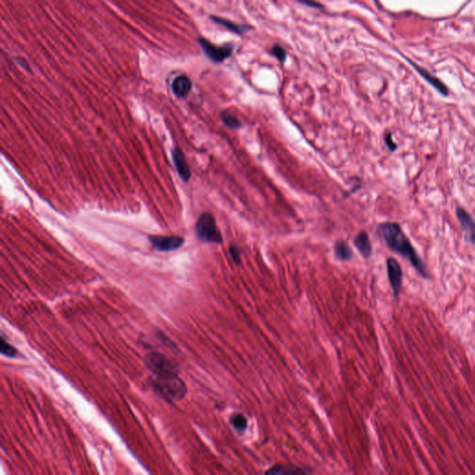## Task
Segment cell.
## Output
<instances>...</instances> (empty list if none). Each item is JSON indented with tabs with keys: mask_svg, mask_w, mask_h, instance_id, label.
Returning <instances> with one entry per match:
<instances>
[{
	"mask_svg": "<svg viewBox=\"0 0 475 475\" xmlns=\"http://www.w3.org/2000/svg\"><path fill=\"white\" fill-rule=\"evenodd\" d=\"M191 86H192L191 81L188 76L179 75L175 78V80L173 81L172 91L175 93V96L183 98L190 93Z\"/></svg>",
	"mask_w": 475,
	"mask_h": 475,
	"instance_id": "11",
	"label": "cell"
},
{
	"mask_svg": "<svg viewBox=\"0 0 475 475\" xmlns=\"http://www.w3.org/2000/svg\"><path fill=\"white\" fill-rule=\"evenodd\" d=\"M211 19L214 20L215 22H216V24L223 25V26L227 27L228 29L233 31V32H235L237 34H242V33H244V32L247 30V28H244L242 25H235V24L231 22L230 20H224V19H221V18H218V17H212Z\"/></svg>",
	"mask_w": 475,
	"mask_h": 475,
	"instance_id": "17",
	"label": "cell"
},
{
	"mask_svg": "<svg viewBox=\"0 0 475 475\" xmlns=\"http://www.w3.org/2000/svg\"><path fill=\"white\" fill-rule=\"evenodd\" d=\"M196 232L200 240L203 242L222 243L223 237L220 230L216 225L215 217L210 213H203L196 223Z\"/></svg>",
	"mask_w": 475,
	"mask_h": 475,
	"instance_id": "3",
	"label": "cell"
},
{
	"mask_svg": "<svg viewBox=\"0 0 475 475\" xmlns=\"http://www.w3.org/2000/svg\"><path fill=\"white\" fill-rule=\"evenodd\" d=\"M230 423L235 428L236 430L244 431L248 427V420L247 418L241 413H235L230 418Z\"/></svg>",
	"mask_w": 475,
	"mask_h": 475,
	"instance_id": "16",
	"label": "cell"
},
{
	"mask_svg": "<svg viewBox=\"0 0 475 475\" xmlns=\"http://www.w3.org/2000/svg\"><path fill=\"white\" fill-rule=\"evenodd\" d=\"M17 61H18V62L20 63V66H22V67H24V68H25V69H27V70H29V68H28V67H29V65H28V63H27V61H26V60H25V59H24V58H17Z\"/></svg>",
	"mask_w": 475,
	"mask_h": 475,
	"instance_id": "22",
	"label": "cell"
},
{
	"mask_svg": "<svg viewBox=\"0 0 475 475\" xmlns=\"http://www.w3.org/2000/svg\"><path fill=\"white\" fill-rule=\"evenodd\" d=\"M307 471L296 468V467H288V466L278 465L272 467L270 470L266 471V474L274 475H289V474H305Z\"/></svg>",
	"mask_w": 475,
	"mask_h": 475,
	"instance_id": "13",
	"label": "cell"
},
{
	"mask_svg": "<svg viewBox=\"0 0 475 475\" xmlns=\"http://www.w3.org/2000/svg\"><path fill=\"white\" fill-rule=\"evenodd\" d=\"M419 72H420V75H422V76L425 78L426 80L428 81L431 85L435 87L436 91H439L441 94H443V95H448V89H447V87H446L439 79H437V78H435V76H433V75H430V74L426 73L424 70H420V69H419Z\"/></svg>",
	"mask_w": 475,
	"mask_h": 475,
	"instance_id": "14",
	"label": "cell"
},
{
	"mask_svg": "<svg viewBox=\"0 0 475 475\" xmlns=\"http://www.w3.org/2000/svg\"><path fill=\"white\" fill-rule=\"evenodd\" d=\"M149 240L157 250L164 252L176 250L184 243L183 238L178 236H150Z\"/></svg>",
	"mask_w": 475,
	"mask_h": 475,
	"instance_id": "7",
	"label": "cell"
},
{
	"mask_svg": "<svg viewBox=\"0 0 475 475\" xmlns=\"http://www.w3.org/2000/svg\"><path fill=\"white\" fill-rule=\"evenodd\" d=\"M354 244L364 258H369L372 254V245L370 242V237L364 230H362L355 236Z\"/></svg>",
	"mask_w": 475,
	"mask_h": 475,
	"instance_id": "10",
	"label": "cell"
},
{
	"mask_svg": "<svg viewBox=\"0 0 475 475\" xmlns=\"http://www.w3.org/2000/svg\"><path fill=\"white\" fill-rule=\"evenodd\" d=\"M1 354L7 355L9 357H12V356H15L17 350L12 345H10L2 338L1 339Z\"/></svg>",
	"mask_w": 475,
	"mask_h": 475,
	"instance_id": "18",
	"label": "cell"
},
{
	"mask_svg": "<svg viewBox=\"0 0 475 475\" xmlns=\"http://www.w3.org/2000/svg\"><path fill=\"white\" fill-rule=\"evenodd\" d=\"M378 232L391 250L395 251L410 261V264L420 273L421 277L424 279H429L430 275L425 264L410 243V240L408 239L400 225L394 222H385L379 225Z\"/></svg>",
	"mask_w": 475,
	"mask_h": 475,
	"instance_id": "1",
	"label": "cell"
},
{
	"mask_svg": "<svg viewBox=\"0 0 475 475\" xmlns=\"http://www.w3.org/2000/svg\"><path fill=\"white\" fill-rule=\"evenodd\" d=\"M385 144L387 146V148L389 149L390 151H395L397 148V146L395 143V141L393 140V137H392V134L391 133H387L385 135Z\"/></svg>",
	"mask_w": 475,
	"mask_h": 475,
	"instance_id": "21",
	"label": "cell"
},
{
	"mask_svg": "<svg viewBox=\"0 0 475 475\" xmlns=\"http://www.w3.org/2000/svg\"><path fill=\"white\" fill-rule=\"evenodd\" d=\"M272 54L275 56L276 58L280 61H283L286 59V51L282 47L280 46H274L272 49Z\"/></svg>",
	"mask_w": 475,
	"mask_h": 475,
	"instance_id": "20",
	"label": "cell"
},
{
	"mask_svg": "<svg viewBox=\"0 0 475 475\" xmlns=\"http://www.w3.org/2000/svg\"><path fill=\"white\" fill-rule=\"evenodd\" d=\"M300 1L301 2H303V3H305L306 5L315 6V7L318 6V4H316L315 2H311V0H300Z\"/></svg>",
	"mask_w": 475,
	"mask_h": 475,
	"instance_id": "23",
	"label": "cell"
},
{
	"mask_svg": "<svg viewBox=\"0 0 475 475\" xmlns=\"http://www.w3.org/2000/svg\"><path fill=\"white\" fill-rule=\"evenodd\" d=\"M230 254L231 255L232 260L234 261L236 265H240L241 262V256H240V250L236 245L230 246Z\"/></svg>",
	"mask_w": 475,
	"mask_h": 475,
	"instance_id": "19",
	"label": "cell"
},
{
	"mask_svg": "<svg viewBox=\"0 0 475 475\" xmlns=\"http://www.w3.org/2000/svg\"><path fill=\"white\" fill-rule=\"evenodd\" d=\"M457 217L459 219L461 229L467 235V240L475 244V221L470 214L462 207L457 208Z\"/></svg>",
	"mask_w": 475,
	"mask_h": 475,
	"instance_id": "8",
	"label": "cell"
},
{
	"mask_svg": "<svg viewBox=\"0 0 475 475\" xmlns=\"http://www.w3.org/2000/svg\"><path fill=\"white\" fill-rule=\"evenodd\" d=\"M172 155H173V160L175 163L176 170L180 175L181 178L184 181L189 180L191 176V173H190V166L186 161L183 152L181 151L180 149L175 148L172 151Z\"/></svg>",
	"mask_w": 475,
	"mask_h": 475,
	"instance_id": "9",
	"label": "cell"
},
{
	"mask_svg": "<svg viewBox=\"0 0 475 475\" xmlns=\"http://www.w3.org/2000/svg\"><path fill=\"white\" fill-rule=\"evenodd\" d=\"M152 386L167 400H180L187 394L186 384L177 372L153 375Z\"/></svg>",
	"mask_w": 475,
	"mask_h": 475,
	"instance_id": "2",
	"label": "cell"
},
{
	"mask_svg": "<svg viewBox=\"0 0 475 475\" xmlns=\"http://www.w3.org/2000/svg\"><path fill=\"white\" fill-rule=\"evenodd\" d=\"M221 118L224 122V124L230 129H238V128H240L242 125L241 122L236 117L235 115H231L228 110H225L221 114Z\"/></svg>",
	"mask_w": 475,
	"mask_h": 475,
	"instance_id": "15",
	"label": "cell"
},
{
	"mask_svg": "<svg viewBox=\"0 0 475 475\" xmlns=\"http://www.w3.org/2000/svg\"><path fill=\"white\" fill-rule=\"evenodd\" d=\"M334 253L335 256L342 261H348L353 258L354 253L350 248V246L347 244L344 240H337V242L334 246Z\"/></svg>",
	"mask_w": 475,
	"mask_h": 475,
	"instance_id": "12",
	"label": "cell"
},
{
	"mask_svg": "<svg viewBox=\"0 0 475 475\" xmlns=\"http://www.w3.org/2000/svg\"><path fill=\"white\" fill-rule=\"evenodd\" d=\"M387 274L390 282L391 287L395 297L397 299L401 293L402 284H403V270L400 264L395 258H388L386 261Z\"/></svg>",
	"mask_w": 475,
	"mask_h": 475,
	"instance_id": "5",
	"label": "cell"
},
{
	"mask_svg": "<svg viewBox=\"0 0 475 475\" xmlns=\"http://www.w3.org/2000/svg\"><path fill=\"white\" fill-rule=\"evenodd\" d=\"M200 47L205 51L206 56L211 60L215 62H222L225 59H228L233 50V47L231 45L215 46L211 44L209 41L205 40V38L199 39Z\"/></svg>",
	"mask_w": 475,
	"mask_h": 475,
	"instance_id": "6",
	"label": "cell"
},
{
	"mask_svg": "<svg viewBox=\"0 0 475 475\" xmlns=\"http://www.w3.org/2000/svg\"><path fill=\"white\" fill-rule=\"evenodd\" d=\"M146 365L151 370L153 375L176 372L175 366L165 355L159 353H151L146 357Z\"/></svg>",
	"mask_w": 475,
	"mask_h": 475,
	"instance_id": "4",
	"label": "cell"
}]
</instances>
